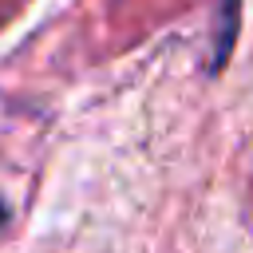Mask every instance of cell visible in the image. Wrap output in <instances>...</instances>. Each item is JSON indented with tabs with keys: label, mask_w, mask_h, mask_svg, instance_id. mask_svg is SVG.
Returning a JSON list of instances; mask_svg holds the SVG:
<instances>
[{
	"label": "cell",
	"mask_w": 253,
	"mask_h": 253,
	"mask_svg": "<svg viewBox=\"0 0 253 253\" xmlns=\"http://www.w3.org/2000/svg\"><path fill=\"white\" fill-rule=\"evenodd\" d=\"M237 12H241V0H217V12H213V59H210L213 75L229 63V51H233V40H237Z\"/></svg>",
	"instance_id": "1"
},
{
	"label": "cell",
	"mask_w": 253,
	"mask_h": 253,
	"mask_svg": "<svg viewBox=\"0 0 253 253\" xmlns=\"http://www.w3.org/2000/svg\"><path fill=\"white\" fill-rule=\"evenodd\" d=\"M8 217H12V213H8V206H4V198H0V225H8Z\"/></svg>",
	"instance_id": "2"
}]
</instances>
